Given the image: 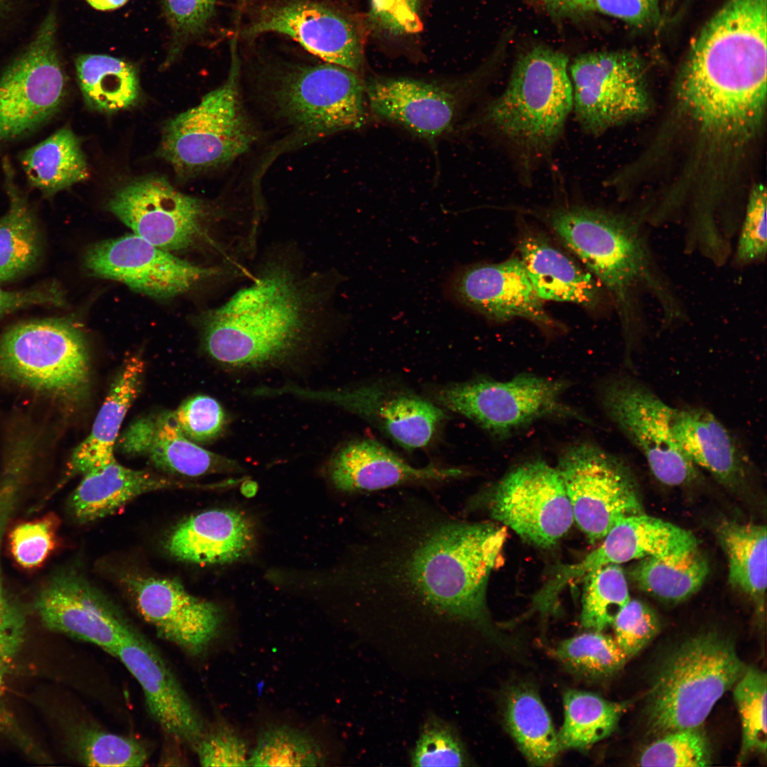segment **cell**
Wrapping results in <instances>:
<instances>
[{
    "label": "cell",
    "instance_id": "cell-56",
    "mask_svg": "<svg viewBox=\"0 0 767 767\" xmlns=\"http://www.w3.org/2000/svg\"><path fill=\"white\" fill-rule=\"evenodd\" d=\"M552 11L575 14L594 11V0H541Z\"/></svg>",
    "mask_w": 767,
    "mask_h": 767
},
{
    "label": "cell",
    "instance_id": "cell-25",
    "mask_svg": "<svg viewBox=\"0 0 767 767\" xmlns=\"http://www.w3.org/2000/svg\"><path fill=\"white\" fill-rule=\"evenodd\" d=\"M330 478L344 492H370L410 484L438 483L465 474L461 468L430 464L414 467L376 440H352L331 459Z\"/></svg>",
    "mask_w": 767,
    "mask_h": 767
},
{
    "label": "cell",
    "instance_id": "cell-20",
    "mask_svg": "<svg viewBox=\"0 0 767 767\" xmlns=\"http://www.w3.org/2000/svg\"><path fill=\"white\" fill-rule=\"evenodd\" d=\"M369 107L379 118L434 141L450 132L482 92L472 80L428 82L374 77L365 82Z\"/></svg>",
    "mask_w": 767,
    "mask_h": 767
},
{
    "label": "cell",
    "instance_id": "cell-2",
    "mask_svg": "<svg viewBox=\"0 0 767 767\" xmlns=\"http://www.w3.org/2000/svg\"><path fill=\"white\" fill-rule=\"evenodd\" d=\"M767 0H728L689 50L680 77L683 107L716 146L744 145L766 102Z\"/></svg>",
    "mask_w": 767,
    "mask_h": 767
},
{
    "label": "cell",
    "instance_id": "cell-5",
    "mask_svg": "<svg viewBox=\"0 0 767 767\" xmlns=\"http://www.w3.org/2000/svg\"><path fill=\"white\" fill-rule=\"evenodd\" d=\"M568 57L536 45L516 61L506 87L464 125L504 147L524 183L551 158L572 112Z\"/></svg>",
    "mask_w": 767,
    "mask_h": 767
},
{
    "label": "cell",
    "instance_id": "cell-41",
    "mask_svg": "<svg viewBox=\"0 0 767 767\" xmlns=\"http://www.w3.org/2000/svg\"><path fill=\"white\" fill-rule=\"evenodd\" d=\"M581 623L592 631H602L612 625L630 600L628 584L618 564H609L584 577Z\"/></svg>",
    "mask_w": 767,
    "mask_h": 767
},
{
    "label": "cell",
    "instance_id": "cell-18",
    "mask_svg": "<svg viewBox=\"0 0 767 767\" xmlns=\"http://www.w3.org/2000/svg\"><path fill=\"white\" fill-rule=\"evenodd\" d=\"M108 207L134 234L168 251L193 247L205 233L208 205L165 178L146 176L118 189Z\"/></svg>",
    "mask_w": 767,
    "mask_h": 767
},
{
    "label": "cell",
    "instance_id": "cell-15",
    "mask_svg": "<svg viewBox=\"0 0 767 767\" xmlns=\"http://www.w3.org/2000/svg\"><path fill=\"white\" fill-rule=\"evenodd\" d=\"M572 112L582 131L599 136L644 113L649 101L644 64L636 53H583L569 67Z\"/></svg>",
    "mask_w": 767,
    "mask_h": 767
},
{
    "label": "cell",
    "instance_id": "cell-34",
    "mask_svg": "<svg viewBox=\"0 0 767 767\" xmlns=\"http://www.w3.org/2000/svg\"><path fill=\"white\" fill-rule=\"evenodd\" d=\"M31 187L50 197L86 180L89 175L79 138L65 126L19 153Z\"/></svg>",
    "mask_w": 767,
    "mask_h": 767
},
{
    "label": "cell",
    "instance_id": "cell-7",
    "mask_svg": "<svg viewBox=\"0 0 767 767\" xmlns=\"http://www.w3.org/2000/svg\"><path fill=\"white\" fill-rule=\"evenodd\" d=\"M229 46L231 62L225 82L164 129L159 153L182 175L229 165L246 153L256 138L240 96L235 33Z\"/></svg>",
    "mask_w": 767,
    "mask_h": 767
},
{
    "label": "cell",
    "instance_id": "cell-4",
    "mask_svg": "<svg viewBox=\"0 0 767 767\" xmlns=\"http://www.w3.org/2000/svg\"><path fill=\"white\" fill-rule=\"evenodd\" d=\"M562 245L597 279L619 317L626 352L639 337L636 291L645 288L662 306L665 320L682 318L675 295L656 267L637 220L585 205H565L543 214Z\"/></svg>",
    "mask_w": 767,
    "mask_h": 767
},
{
    "label": "cell",
    "instance_id": "cell-27",
    "mask_svg": "<svg viewBox=\"0 0 767 767\" xmlns=\"http://www.w3.org/2000/svg\"><path fill=\"white\" fill-rule=\"evenodd\" d=\"M671 428L676 441L697 468L732 490L749 484L754 469L749 453L709 410L674 408Z\"/></svg>",
    "mask_w": 767,
    "mask_h": 767
},
{
    "label": "cell",
    "instance_id": "cell-42",
    "mask_svg": "<svg viewBox=\"0 0 767 767\" xmlns=\"http://www.w3.org/2000/svg\"><path fill=\"white\" fill-rule=\"evenodd\" d=\"M554 653L568 669L589 679L610 676L629 659L614 638L592 630L562 641Z\"/></svg>",
    "mask_w": 767,
    "mask_h": 767
},
{
    "label": "cell",
    "instance_id": "cell-12",
    "mask_svg": "<svg viewBox=\"0 0 767 767\" xmlns=\"http://www.w3.org/2000/svg\"><path fill=\"white\" fill-rule=\"evenodd\" d=\"M599 396L606 415L640 452L660 482L679 486L698 479V468L673 434V407L629 376L606 381Z\"/></svg>",
    "mask_w": 767,
    "mask_h": 767
},
{
    "label": "cell",
    "instance_id": "cell-17",
    "mask_svg": "<svg viewBox=\"0 0 767 767\" xmlns=\"http://www.w3.org/2000/svg\"><path fill=\"white\" fill-rule=\"evenodd\" d=\"M489 507L495 520L544 548L555 545L574 521L559 472L540 459L526 462L507 473L493 489Z\"/></svg>",
    "mask_w": 767,
    "mask_h": 767
},
{
    "label": "cell",
    "instance_id": "cell-26",
    "mask_svg": "<svg viewBox=\"0 0 767 767\" xmlns=\"http://www.w3.org/2000/svg\"><path fill=\"white\" fill-rule=\"evenodd\" d=\"M603 540L582 561L558 567L553 575L556 586L563 588L609 564L680 553L697 546L690 531L643 513L619 521Z\"/></svg>",
    "mask_w": 767,
    "mask_h": 767
},
{
    "label": "cell",
    "instance_id": "cell-14",
    "mask_svg": "<svg viewBox=\"0 0 767 767\" xmlns=\"http://www.w3.org/2000/svg\"><path fill=\"white\" fill-rule=\"evenodd\" d=\"M50 13L36 37L0 75V146L38 129L60 109L66 79Z\"/></svg>",
    "mask_w": 767,
    "mask_h": 767
},
{
    "label": "cell",
    "instance_id": "cell-8",
    "mask_svg": "<svg viewBox=\"0 0 767 767\" xmlns=\"http://www.w3.org/2000/svg\"><path fill=\"white\" fill-rule=\"evenodd\" d=\"M266 73L275 114L301 134L326 136L366 124L365 82L358 73L328 62L283 64Z\"/></svg>",
    "mask_w": 767,
    "mask_h": 767
},
{
    "label": "cell",
    "instance_id": "cell-45",
    "mask_svg": "<svg viewBox=\"0 0 767 767\" xmlns=\"http://www.w3.org/2000/svg\"><path fill=\"white\" fill-rule=\"evenodd\" d=\"M710 746L700 728L683 729L660 736L639 758L641 766L702 767L711 764Z\"/></svg>",
    "mask_w": 767,
    "mask_h": 767
},
{
    "label": "cell",
    "instance_id": "cell-39",
    "mask_svg": "<svg viewBox=\"0 0 767 767\" xmlns=\"http://www.w3.org/2000/svg\"><path fill=\"white\" fill-rule=\"evenodd\" d=\"M564 722L557 733L561 751L584 749L609 736L624 706L588 692L570 690L563 696Z\"/></svg>",
    "mask_w": 767,
    "mask_h": 767
},
{
    "label": "cell",
    "instance_id": "cell-30",
    "mask_svg": "<svg viewBox=\"0 0 767 767\" xmlns=\"http://www.w3.org/2000/svg\"><path fill=\"white\" fill-rule=\"evenodd\" d=\"M252 540L251 525L243 515L233 510L211 509L178 523L168 535L165 548L181 561L216 564L244 556Z\"/></svg>",
    "mask_w": 767,
    "mask_h": 767
},
{
    "label": "cell",
    "instance_id": "cell-32",
    "mask_svg": "<svg viewBox=\"0 0 767 767\" xmlns=\"http://www.w3.org/2000/svg\"><path fill=\"white\" fill-rule=\"evenodd\" d=\"M144 364L131 357L122 364L110 386L89 435L74 450L67 477L83 475L115 459L114 450L123 420L138 393Z\"/></svg>",
    "mask_w": 767,
    "mask_h": 767
},
{
    "label": "cell",
    "instance_id": "cell-21",
    "mask_svg": "<svg viewBox=\"0 0 767 767\" xmlns=\"http://www.w3.org/2000/svg\"><path fill=\"white\" fill-rule=\"evenodd\" d=\"M85 264L92 276L158 299L182 294L217 273L175 256L135 234L91 245Z\"/></svg>",
    "mask_w": 767,
    "mask_h": 767
},
{
    "label": "cell",
    "instance_id": "cell-16",
    "mask_svg": "<svg viewBox=\"0 0 767 767\" xmlns=\"http://www.w3.org/2000/svg\"><path fill=\"white\" fill-rule=\"evenodd\" d=\"M270 394L290 393L339 406L368 422L407 450L428 447L446 420L445 410L396 382L379 380L334 390L284 386Z\"/></svg>",
    "mask_w": 767,
    "mask_h": 767
},
{
    "label": "cell",
    "instance_id": "cell-46",
    "mask_svg": "<svg viewBox=\"0 0 767 767\" xmlns=\"http://www.w3.org/2000/svg\"><path fill=\"white\" fill-rule=\"evenodd\" d=\"M410 761L414 766H464L469 758L454 729L431 719L422 730Z\"/></svg>",
    "mask_w": 767,
    "mask_h": 767
},
{
    "label": "cell",
    "instance_id": "cell-40",
    "mask_svg": "<svg viewBox=\"0 0 767 767\" xmlns=\"http://www.w3.org/2000/svg\"><path fill=\"white\" fill-rule=\"evenodd\" d=\"M325 755L308 732L285 724L263 729L250 750L249 766H320Z\"/></svg>",
    "mask_w": 767,
    "mask_h": 767
},
{
    "label": "cell",
    "instance_id": "cell-10",
    "mask_svg": "<svg viewBox=\"0 0 767 767\" xmlns=\"http://www.w3.org/2000/svg\"><path fill=\"white\" fill-rule=\"evenodd\" d=\"M0 372L36 391L78 397L90 377L85 337L64 318L17 324L0 336Z\"/></svg>",
    "mask_w": 767,
    "mask_h": 767
},
{
    "label": "cell",
    "instance_id": "cell-55",
    "mask_svg": "<svg viewBox=\"0 0 767 767\" xmlns=\"http://www.w3.org/2000/svg\"><path fill=\"white\" fill-rule=\"evenodd\" d=\"M660 0H594V10L642 27L653 24L659 17Z\"/></svg>",
    "mask_w": 767,
    "mask_h": 767
},
{
    "label": "cell",
    "instance_id": "cell-37",
    "mask_svg": "<svg viewBox=\"0 0 767 767\" xmlns=\"http://www.w3.org/2000/svg\"><path fill=\"white\" fill-rule=\"evenodd\" d=\"M75 67L82 94L92 109L110 113L137 102L138 77L128 62L107 55L84 54L76 59Z\"/></svg>",
    "mask_w": 767,
    "mask_h": 767
},
{
    "label": "cell",
    "instance_id": "cell-47",
    "mask_svg": "<svg viewBox=\"0 0 767 767\" xmlns=\"http://www.w3.org/2000/svg\"><path fill=\"white\" fill-rule=\"evenodd\" d=\"M193 749L202 766H249L246 743L226 722L207 729Z\"/></svg>",
    "mask_w": 767,
    "mask_h": 767
},
{
    "label": "cell",
    "instance_id": "cell-29",
    "mask_svg": "<svg viewBox=\"0 0 767 767\" xmlns=\"http://www.w3.org/2000/svg\"><path fill=\"white\" fill-rule=\"evenodd\" d=\"M119 444L126 455L144 456L158 469L185 477H200L233 465L188 439L173 412L136 420L121 435Z\"/></svg>",
    "mask_w": 767,
    "mask_h": 767
},
{
    "label": "cell",
    "instance_id": "cell-33",
    "mask_svg": "<svg viewBox=\"0 0 767 767\" xmlns=\"http://www.w3.org/2000/svg\"><path fill=\"white\" fill-rule=\"evenodd\" d=\"M8 208L0 217V283L12 281L32 269L42 252L36 217L26 195L16 182L13 166L2 159Z\"/></svg>",
    "mask_w": 767,
    "mask_h": 767
},
{
    "label": "cell",
    "instance_id": "cell-3",
    "mask_svg": "<svg viewBox=\"0 0 767 767\" xmlns=\"http://www.w3.org/2000/svg\"><path fill=\"white\" fill-rule=\"evenodd\" d=\"M314 294L295 273L273 266L201 319L206 352L232 368L283 361L308 339L315 326Z\"/></svg>",
    "mask_w": 767,
    "mask_h": 767
},
{
    "label": "cell",
    "instance_id": "cell-52",
    "mask_svg": "<svg viewBox=\"0 0 767 767\" xmlns=\"http://www.w3.org/2000/svg\"><path fill=\"white\" fill-rule=\"evenodd\" d=\"M766 191L757 185L751 191L741 227L736 260L743 264L762 261L766 255Z\"/></svg>",
    "mask_w": 767,
    "mask_h": 767
},
{
    "label": "cell",
    "instance_id": "cell-22",
    "mask_svg": "<svg viewBox=\"0 0 767 767\" xmlns=\"http://www.w3.org/2000/svg\"><path fill=\"white\" fill-rule=\"evenodd\" d=\"M36 611L49 629L97 646L110 654L135 629L82 575L53 576L39 592Z\"/></svg>",
    "mask_w": 767,
    "mask_h": 767
},
{
    "label": "cell",
    "instance_id": "cell-49",
    "mask_svg": "<svg viewBox=\"0 0 767 767\" xmlns=\"http://www.w3.org/2000/svg\"><path fill=\"white\" fill-rule=\"evenodd\" d=\"M220 0H164L171 31L169 58L177 55L185 43L207 27Z\"/></svg>",
    "mask_w": 767,
    "mask_h": 767
},
{
    "label": "cell",
    "instance_id": "cell-35",
    "mask_svg": "<svg viewBox=\"0 0 767 767\" xmlns=\"http://www.w3.org/2000/svg\"><path fill=\"white\" fill-rule=\"evenodd\" d=\"M718 539L729 564V581L747 594L762 612L766 589V528L764 525L725 521Z\"/></svg>",
    "mask_w": 767,
    "mask_h": 767
},
{
    "label": "cell",
    "instance_id": "cell-19",
    "mask_svg": "<svg viewBox=\"0 0 767 767\" xmlns=\"http://www.w3.org/2000/svg\"><path fill=\"white\" fill-rule=\"evenodd\" d=\"M443 293L451 303L491 321L521 318L545 331L565 330L545 309L519 256L456 267L444 283Z\"/></svg>",
    "mask_w": 767,
    "mask_h": 767
},
{
    "label": "cell",
    "instance_id": "cell-38",
    "mask_svg": "<svg viewBox=\"0 0 767 767\" xmlns=\"http://www.w3.org/2000/svg\"><path fill=\"white\" fill-rule=\"evenodd\" d=\"M708 572L706 559L695 548L641 559L631 575L641 590L660 599L678 602L697 592Z\"/></svg>",
    "mask_w": 767,
    "mask_h": 767
},
{
    "label": "cell",
    "instance_id": "cell-6",
    "mask_svg": "<svg viewBox=\"0 0 767 767\" xmlns=\"http://www.w3.org/2000/svg\"><path fill=\"white\" fill-rule=\"evenodd\" d=\"M732 641L716 632L683 641L665 658L648 696L650 731L657 735L700 728L746 669Z\"/></svg>",
    "mask_w": 767,
    "mask_h": 767
},
{
    "label": "cell",
    "instance_id": "cell-57",
    "mask_svg": "<svg viewBox=\"0 0 767 767\" xmlns=\"http://www.w3.org/2000/svg\"><path fill=\"white\" fill-rule=\"evenodd\" d=\"M95 9L99 11L113 10L124 5L128 0H86Z\"/></svg>",
    "mask_w": 767,
    "mask_h": 767
},
{
    "label": "cell",
    "instance_id": "cell-36",
    "mask_svg": "<svg viewBox=\"0 0 767 767\" xmlns=\"http://www.w3.org/2000/svg\"><path fill=\"white\" fill-rule=\"evenodd\" d=\"M506 727L527 761L548 766L561 751L550 716L538 693L521 685L508 693L505 705Z\"/></svg>",
    "mask_w": 767,
    "mask_h": 767
},
{
    "label": "cell",
    "instance_id": "cell-13",
    "mask_svg": "<svg viewBox=\"0 0 767 767\" xmlns=\"http://www.w3.org/2000/svg\"><path fill=\"white\" fill-rule=\"evenodd\" d=\"M238 37L253 39L278 33L298 43L326 62L358 73L363 67L361 41L351 19L342 11L315 0H239Z\"/></svg>",
    "mask_w": 767,
    "mask_h": 767
},
{
    "label": "cell",
    "instance_id": "cell-44",
    "mask_svg": "<svg viewBox=\"0 0 767 767\" xmlns=\"http://www.w3.org/2000/svg\"><path fill=\"white\" fill-rule=\"evenodd\" d=\"M76 750L80 761L89 766H141L148 758L141 741L96 728L80 732Z\"/></svg>",
    "mask_w": 767,
    "mask_h": 767
},
{
    "label": "cell",
    "instance_id": "cell-24",
    "mask_svg": "<svg viewBox=\"0 0 767 767\" xmlns=\"http://www.w3.org/2000/svg\"><path fill=\"white\" fill-rule=\"evenodd\" d=\"M139 684L148 711L175 742L193 748L207 728L158 650L134 629L113 654Z\"/></svg>",
    "mask_w": 767,
    "mask_h": 767
},
{
    "label": "cell",
    "instance_id": "cell-11",
    "mask_svg": "<svg viewBox=\"0 0 767 767\" xmlns=\"http://www.w3.org/2000/svg\"><path fill=\"white\" fill-rule=\"evenodd\" d=\"M556 469L574 520L591 543L603 539L621 519L642 513L631 469L596 443L580 441L568 445Z\"/></svg>",
    "mask_w": 767,
    "mask_h": 767
},
{
    "label": "cell",
    "instance_id": "cell-43",
    "mask_svg": "<svg viewBox=\"0 0 767 767\" xmlns=\"http://www.w3.org/2000/svg\"><path fill=\"white\" fill-rule=\"evenodd\" d=\"M766 683L764 672L749 667L734 685L742 729L741 760L752 752L766 753Z\"/></svg>",
    "mask_w": 767,
    "mask_h": 767
},
{
    "label": "cell",
    "instance_id": "cell-48",
    "mask_svg": "<svg viewBox=\"0 0 767 767\" xmlns=\"http://www.w3.org/2000/svg\"><path fill=\"white\" fill-rule=\"evenodd\" d=\"M58 521L53 516L18 524L11 533L12 555L23 567L43 563L55 546Z\"/></svg>",
    "mask_w": 767,
    "mask_h": 767
},
{
    "label": "cell",
    "instance_id": "cell-50",
    "mask_svg": "<svg viewBox=\"0 0 767 767\" xmlns=\"http://www.w3.org/2000/svg\"><path fill=\"white\" fill-rule=\"evenodd\" d=\"M173 412L184 435L193 442L215 438L225 424L222 407L216 399L206 395L187 399Z\"/></svg>",
    "mask_w": 767,
    "mask_h": 767
},
{
    "label": "cell",
    "instance_id": "cell-23",
    "mask_svg": "<svg viewBox=\"0 0 767 767\" xmlns=\"http://www.w3.org/2000/svg\"><path fill=\"white\" fill-rule=\"evenodd\" d=\"M121 580L141 616L186 653L202 654L217 636L222 609L191 594L175 579L127 574Z\"/></svg>",
    "mask_w": 767,
    "mask_h": 767
},
{
    "label": "cell",
    "instance_id": "cell-54",
    "mask_svg": "<svg viewBox=\"0 0 767 767\" xmlns=\"http://www.w3.org/2000/svg\"><path fill=\"white\" fill-rule=\"evenodd\" d=\"M64 294L53 282L21 290H7L0 287V319L21 309L33 306H62Z\"/></svg>",
    "mask_w": 767,
    "mask_h": 767
},
{
    "label": "cell",
    "instance_id": "cell-53",
    "mask_svg": "<svg viewBox=\"0 0 767 767\" xmlns=\"http://www.w3.org/2000/svg\"><path fill=\"white\" fill-rule=\"evenodd\" d=\"M422 0H371V16L393 34L419 32L422 23L419 9Z\"/></svg>",
    "mask_w": 767,
    "mask_h": 767
},
{
    "label": "cell",
    "instance_id": "cell-28",
    "mask_svg": "<svg viewBox=\"0 0 767 767\" xmlns=\"http://www.w3.org/2000/svg\"><path fill=\"white\" fill-rule=\"evenodd\" d=\"M517 247L529 280L542 300L572 303L590 311L602 307L606 292L600 283L545 234L526 227Z\"/></svg>",
    "mask_w": 767,
    "mask_h": 767
},
{
    "label": "cell",
    "instance_id": "cell-51",
    "mask_svg": "<svg viewBox=\"0 0 767 767\" xmlns=\"http://www.w3.org/2000/svg\"><path fill=\"white\" fill-rule=\"evenodd\" d=\"M614 640L629 658L636 655L656 636L659 622L642 602L633 599L621 610L613 624Z\"/></svg>",
    "mask_w": 767,
    "mask_h": 767
},
{
    "label": "cell",
    "instance_id": "cell-31",
    "mask_svg": "<svg viewBox=\"0 0 767 767\" xmlns=\"http://www.w3.org/2000/svg\"><path fill=\"white\" fill-rule=\"evenodd\" d=\"M187 486L153 472L127 468L115 459L82 475L71 496L70 508L78 522L87 523L114 513L142 494Z\"/></svg>",
    "mask_w": 767,
    "mask_h": 767
},
{
    "label": "cell",
    "instance_id": "cell-1",
    "mask_svg": "<svg viewBox=\"0 0 767 767\" xmlns=\"http://www.w3.org/2000/svg\"><path fill=\"white\" fill-rule=\"evenodd\" d=\"M360 519L347 584L357 606L469 623L505 642L486 594L506 528L462 520L410 494L364 506Z\"/></svg>",
    "mask_w": 767,
    "mask_h": 767
},
{
    "label": "cell",
    "instance_id": "cell-9",
    "mask_svg": "<svg viewBox=\"0 0 767 767\" xmlns=\"http://www.w3.org/2000/svg\"><path fill=\"white\" fill-rule=\"evenodd\" d=\"M569 387L567 381L523 373L506 381L477 377L449 383L435 387L431 397L442 409L502 439L542 419L590 423L584 414L564 401Z\"/></svg>",
    "mask_w": 767,
    "mask_h": 767
}]
</instances>
